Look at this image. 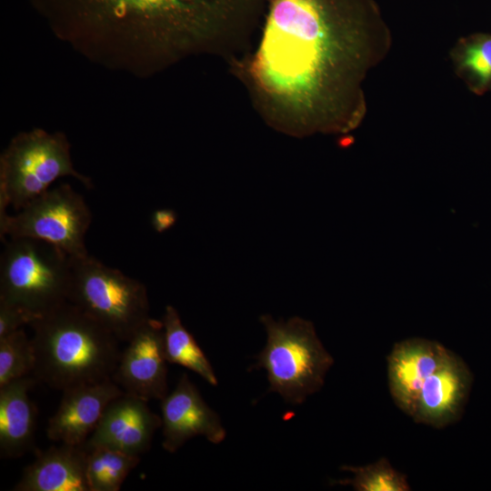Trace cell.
<instances>
[{
  "instance_id": "cell-1",
  "label": "cell",
  "mask_w": 491,
  "mask_h": 491,
  "mask_svg": "<svg viewBox=\"0 0 491 491\" xmlns=\"http://www.w3.org/2000/svg\"><path fill=\"white\" fill-rule=\"evenodd\" d=\"M260 32L229 65L266 125L294 137L359 125L364 80L390 39L374 0H268Z\"/></svg>"
},
{
  "instance_id": "cell-2",
  "label": "cell",
  "mask_w": 491,
  "mask_h": 491,
  "mask_svg": "<svg viewBox=\"0 0 491 491\" xmlns=\"http://www.w3.org/2000/svg\"><path fill=\"white\" fill-rule=\"evenodd\" d=\"M56 38L92 63L149 78L189 58L248 49L268 0H29Z\"/></svg>"
},
{
  "instance_id": "cell-3",
  "label": "cell",
  "mask_w": 491,
  "mask_h": 491,
  "mask_svg": "<svg viewBox=\"0 0 491 491\" xmlns=\"http://www.w3.org/2000/svg\"><path fill=\"white\" fill-rule=\"evenodd\" d=\"M29 326L37 381L63 391L112 378L120 341L74 304L67 301Z\"/></svg>"
},
{
  "instance_id": "cell-4",
  "label": "cell",
  "mask_w": 491,
  "mask_h": 491,
  "mask_svg": "<svg viewBox=\"0 0 491 491\" xmlns=\"http://www.w3.org/2000/svg\"><path fill=\"white\" fill-rule=\"evenodd\" d=\"M266 343L256 356L254 368H264L268 392L277 393L290 404L299 405L321 389L333 356L324 347L311 321L293 316L285 321L270 315L260 316Z\"/></svg>"
},
{
  "instance_id": "cell-5",
  "label": "cell",
  "mask_w": 491,
  "mask_h": 491,
  "mask_svg": "<svg viewBox=\"0 0 491 491\" xmlns=\"http://www.w3.org/2000/svg\"><path fill=\"white\" fill-rule=\"evenodd\" d=\"M72 259L47 242L8 238L0 257V299L42 316L68 301Z\"/></svg>"
},
{
  "instance_id": "cell-6",
  "label": "cell",
  "mask_w": 491,
  "mask_h": 491,
  "mask_svg": "<svg viewBox=\"0 0 491 491\" xmlns=\"http://www.w3.org/2000/svg\"><path fill=\"white\" fill-rule=\"evenodd\" d=\"M64 176L93 188L92 179L75 169L64 133L33 128L16 134L0 155V213L8 206L19 211Z\"/></svg>"
},
{
  "instance_id": "cell-7",
  "label": "cell",
  "mask_w": 491,
  "mask_h": 491,
  "mask_svg": "<svg viewBox=\"0 0 491 491\" xmlns=\"http://www.w3.org/2000/svg\"><path fill=\"white\" fill-rule=\"evenodd\" d=\"M71 259L68 302L127 343L151 318L145 286L89 253Z\"/></svg>"
},
{
  "instance_id": "cell-8",
  "label": "cell",
  "mask_w": 491,
  "mask_h": 491,
  "mask_svg": "<svg viewBox=\"0 0 491 491\" xmlns=\"http://www.w3.org/2000/svg\"><path fill=\"white\" fill-rule=\"evenodd\" d=\"M92 213L85 198L71 185L49 188L15 215L0 214V237H28L55 246L71 257L88 254L85 235Z\"/></svg>"
},
{
  "instance_id": "cell-9",
  "label": "cell",
  "mask_w": 491,
  "mask_h": 491,
  "mask_svg": "<svg viewBox=\"0 0 491 491\" xmlns=\"http://www.w3.org/2000/svg\"><path fill=\"white\" fill-rule=\"evenodd\" d=\"M167 359L162 322L150 318L127 342L112 379L125 393L145 401L167 395Z\"/></svg>"
},
{
  "instance_id": "cell-10",
  "label": "cell",
  "mask_w": 491,
  "mask_h": 491,
  "mask_svg": "<svg viewBox=\"0 0 491 491\" xmlns=\"http://www.w3.org/2000/svg\"><path fill=\"white\" fill-rule=\"evenodd\" d=\"M162 446L176 452L186 441L204 436L213 444L225 438L219 416L208 406L196 386L184 373L175 388L161 400Z\"/></svg>"
},
{
  "instance_id": "cell-11",
  "label": "cell",
  "mask_w": 491,
  "mask_h": 491,
  "mask_svg": "<svg viewBox=\"0 0 491 491\" xmlns=\"http://www.w3.org/2000/svg\"><path fill=\"white\" fill-rule=\"evenodd\" d=\"M161 426V416L149 408L147 401L124 392L107 405L84 445L106 446L140 456L149 450Z\"/></svg>"
},
{
  "instance_id": "cell-12",
  "label": "cell",
  "mask_w": 491,
  "mask_h": 491,
  "mask_svg": "<svg viewBox=\"0 0 491 491\" xmlns=\"http://www.w3.org/2000/svg\"><path fill=\"white\" fill-rule=\"evenodd\" d=\"M473 374L453 351L423 384L412 419L440 429L463 416L473 384Z\"/></svg>"
},
{
  "instance_id": "cell-13",
  "label": "cell",
  "mask_w": 491,
  "mask_h": 491,
  "mask_svg": "<svg viewBox=\"0 0 491 491\" xmlns=\"http://www.w3.org/2000/svg\"><path fill=\"white\" fill-rule=\"evenodd\" d=\"M450 352L437 341L421 337L394 345L386 359L388 387L394 403L406 416H412L423 384Z\"/></svg>"
},
{
  "instance_id": "cell-14",
  "label": "cell",
  "mask_w": 491,
  "mask_h": 491,
  "mask_svg": "<svg viewBox=\"0 0 491 491\" xmlns=\"http://www.w3.org/2000/svg\"><path fill=\"white\" fill-rule=\"evenodd\" d=\"M56 412L49 419L47 437L58 443L83 445L98 425L107 405L124 393L112 379L63 390Z\"/></svg>"
},
{
  "instance_id": "cell-15",
  "label": "cell",
  "mask_w": 491,
  "mask_h": 491,
  "mask_svg": "<svg viewBox=\"0 0 491 491\" xmlns=\"http://www.w3.org/2000/svg\"><path fill=\"white\" fill-rule=\"evenodd\" d=\"M87 451L83 445L60 443L37 451L25 468L15 491H90L86 477Z\"/></svg>"
},
{
  "instance_id": "cell-16",
  "label": "cell",
  "mask_w": 491,
  "mask_h": 491,
  "mask_svg": "<svg viewBox=\"0 0 491 491\" xmlns=\"http://www.w3.org/2000/svg\"><path fill=\"white\" fill-rule=\"evenodd\" d=\"M36 382L26 376L0 386L2 458H19L35 447L36 408L28 392Z\"/></svg>"
},
{
  "instance_id": "cell-17",
  "label": "cell",
  "mask_w": 491,
  "mask_h": 491,
  "mask_svg": "<svg viewBox=\"0 0 491 491\" xmlns=\"http://www.w3.org/2000/svg\"><path fill=\"white\" fill-rule=\"evenodd\" d=\"M161 322L168 363L182 366L196 373L211 386H217V377L209 360L183 325L177 310L166 306Z\"/></svg>"
},
{
  "instance_id": "cell-18",
  "label": "cell",
  "mask_w": 491,
  "mask_h": 491,
  "mask_svg": "<svg viewBox=\"0 0 491 491\" xmlns=\"http://www.w3.org/2000/svg\"><path fill=\"white\" fill-rule=\"evenodd\" d=\"M451 56L457 75L473 93L491 92V34L477 33L460 39Z\"/></svg>"
},
{
  "instance_id": "cell-19",
  "label": "cell",
  "mask_w": 491,
  "mask_h": 491,
  "mask_svg": "<svg viewBox=\"0 0 491 491\" xmlns=\"http://www.w3.org/2000/svg\"><path fill=\"white\" fill-rule=\"evenodd\" d=\"M85 447L87 451L86 477L90 491H118L129 473L140 462L139 456L106 446Z\"/></svg>"
},
{
  "instance_id": "cell-20",
  "label": "cell",
  "mask_w": 491,
  "mask_h": 491,
  "mask_svg": "<svg viewBox=\"0 0 491 491\" xmlns=\"http://www.w3.org/2000/svg\"><path fill=\"white\" fill-rule=\"evenodd\" d=\"M342 470L352 473L353 477L333 484L350 486L356 491H409L407 476L395 469L387 458L363 466H343Z\"/></svg>"
},
{
  "instance_id": "cell-21",
  "label": "cell",
  "mask_w": 491,
  "mask_h": 491,
  "mask_svg": "<svg viewBox=\"0 0 491 491\" xmlns=\"http://www.w3.org/2000/svg\"><path fill=\"white\" fill-rule=\"evenodd\" d=\"M35 348L20 328L0 338V386L34 372Z\"/></svg>"
},
{
  "instance_id": "cell-22",
  "label": "cell",
  "mask_w": 491,
  "mask_h": 491,
  "mask_svg": "<svg viewBox=\"0 0 491 491\" xmlns=\"http://www.w3.org/2000/svg\"><path fill=\"white\" fill-rule=\"evenodd\" d=\"M36 317L22 307L0 299V338L30 325Z\"/></svg>"
},
{
  "instance_id": "cell-23",
  "label": "cell",
  "mask_w": 491,
  "mask_h": 491,
  "mask_svg": "<svg viewBox=\"0 0 491 491\" xmlns=\"http://www.w3.org/2000/svg\"><path fill=\"white\" fill-rule=\"evenodd\" d=\"M177 220V214L171 208H160L153 211L150 223L153 229L162 234L170 229Z\"/></svg>"
}]
</instances>
